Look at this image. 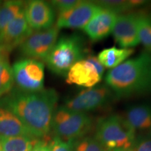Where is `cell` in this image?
Segmentation results:
<instances>
[{"label":"cell","instance_id":"7a4b0ae2","mask_svg":"<svg viewBox=\"0 0 151 151\" xmlns=\"http://www.w3.org/2000/svg\"><path fill=\"white\" fill-rule=\"evenodd\" d=\"M117 97H126L151 89V53L143 52L111 69L105 78Z\"/></svg>","mask_w":151,"mask_h":151},{"label":"cell","instance_id":"e0dca14e","mask_svg":"<svg viewBox=\"0 0 151 151\" xmlns=\"http://www.w3.org/2000/svg\"><path fill=\"white\" fill-rule=\"evenodd\" d=\"M134 52V48L111 47L101 50L97 58L104 67L112 69L126 61Z\"/></svg>","mask_w":151,"mask_h":151},{"label":"cell","instance_id":"8992f818","mask_svg":"<svg viewBox=\"0 0 151 151\" xmlns=\"http://www.w3.org/2000/svg\"><path fill=\"white\" fill-rule=\"evenodd\" d=\"M116 97V94L106 84L97 85L67 99L64 106L71 110L87 113L109 105Z\"/></svg>","mask_w":151,"mask_h":151},{"label":"cell","instance_id":"484cf974","mask_svg":"<svg viewBox=\"0 0 151 151\" xmlns=\"http://www.w3.org/2000/svg\"><path fill=\"white\" fill-rule=\"evenodd\" d=\"M50 151H73L69 143L62 141L59 138L55 137L48 143Z\"/></svg>","mask_w":151,"mask_h":151},{"label":"cell","instance_id":"3957f363","mask_svg":"<svg viewBox=\"0 0 151 151\" xmlns=\"http://www.w3.org/2000/svg\"><path fill=\"white\" fill-rule=\"evenodd\" d=\"M94 137L107 151H129L137 141L136 132L117 115L99 120Z\"/></svg>","mask_w":151,"mask_h":151},{"label":"cell","instance_id":"d4e9b609","mask_svg":"<svg viewBox=\"0 0 151 151\" xmlns=\"http://www.w3.org/2000/svg\"><path fill=\"white\" fill-rule=\"evenodd\" d=\"M132 151H151V129L139 140L136 141Z\"/></svg>","mask_w":151,"mask_h":151},{"label":"cell","instance_id":"9c48e42d","mask_svg":"<svg viewBox=\"0 0 151 151\" xmlns=\"http://www.w3.org/2000/svg\"><path fill=\"white\" fill-rule=\"evenodd\" d=\"M59 32L55 24L47 29L36 31L19 46L20 52L30 59L45 61L58 41Z\"/></svg>","mask_w":151,"mask_h":151},{"label":"cell","instance_id":"52a82bcc","mask_svg":"<svg viewBox=\"0 0 151 151\" xmlns=\"http://www.w3.org/2000/svg\"><path fill=\"white\" fill-rule=\"evenodd\" d=\"M14 82L24 92H35L44 89V65L39 60H20L12 67Z\"/></svg>","mask_w":151,"mask_h":151},{"label":"cell","instance_id":"6da1fadb","mask_svg":"<svg viewBox=\"0 0 151 151\" xmlns=\"http://www.w3.org/2000/svg\"><path fill=\"white\" fill-rule=\"evenodd\" d=\"M58 99L54 89L28 92L16 88L0 98V106L14 113L34 137L42 140L51 130Z\"/></svg>","mask_w":151,"mask_h":151},{"label":"cell","instance_id":"ba28073f","mask_svg":"<svg viewBox=\"0 0 151 151\" xmlns=\"http://www.w3.org/2000/svg\"><path fill=\"white\" fill-rule=\"evenodd\" d=\"M104 67L97 57L88 55L70 68L66 76V82L86 88L97 86L102 78Z\"/></svg>","mask_w":151,"mask_h":151},{"label":"cell","instance_id":"ac0fdd59","mask_svg":"<svg viewBox=\"0 0 151 151\" xmlns=\"http://www.w3.org/2000/svg\"><path fill=\"white\" fill-rule=\"evenodd\" d=\"M41 139L25 137L0 136L1 151H29Z\"/></svg>","mask_w":151,"mask_h":151},{"label":"cell","instance_id":"603a6c76","mask_svg":"<svg viewBox=\"0 0 151 151\" xmlns=\"http://www.w3.org/2000/svg\"><path fill=\"white\" fill-rule=\"evenodd\" d=\"M73 151H107L94 137H83L69 143Z\"/></svg>","mask_w":151,"mask_h":151},{"label":"cell","instance_id":"9a60e30c","mask_svg":"<svg viewBox=\"0 0 151 151\" xmlns=\"http://www.w3.org/2000/svg\"><path fill=\"white\" fill-rule=\"evenodd\" d=\"M0 136L35 138L32 135L29 130L14 113L1 106H0Z\"/></svg>","mask_w":151,"mask_h":151},{"label":"cell","instance_id":"cb8c5ba5","mask_svg":"<svg viewBox=\"0 0 151 151\" xmlns=\"http://www.w3.org/2000/svg\"><path fill=\"white\" fill-rule=\"evenodd\" d=\"M81 2V0H54L52 1L50 4L59 11V13L65 12L74 8Z\"/></svg>","mask_w":151,"mask_h":151},{"label":"cell","instance_id":"277c9868","mask_svg":"<svg viewBox=\"0 0 151 151\" xmlns=\"http://www.w3.org/2000/svg\"><path fill=\"white\" fill-rule=\"evenodd\" d=\"M86 54L84 40L81 36L73 34L58 39L45 62L52 72L66 76L70 68L85 58Z\"/></svg>","mask_w":151,"mask_h":151},{"label":"cell","instance_id":"d6986e66","mask_svg":"<svg viewBox=\"0 0 151 151\" xmlns=\"http://www.w3.org/2000/svg\"><path fill=\"white\" fill-rule=\"evenodd\" d=\"M26 3L22 1H6L0 5V34L8 24L24 11Z\"/></svg>","mask_w":151,"mask_h":151},{"label":"cell","instance_id":"5b68a950","mask_svg":"<svg viewBox=\"0 0 151 151\" xmlns=\"http://www.w3.org/2000/svg\"><path fill=\"white\" fill-rule=\"evenodd\" d=\"M92 127V119L88 113L68 109L65 106L57 107L52 119L51 129L55 137L70 143L86 137Z\"/></svg>","mask_w":151,"mask_h":151},{"label":"cell","instance_id":"7402d4cb","mask_svg":"<svg viewBox=\"0 0 151 151\" xmlns=\"http://www.w3.org/2000/svg\"><path fill=\"white\" fill-rule=\"evenodd\" d=\"M139 36L146 52L151 53V18L141 13L139 20Z\"/></svg>","mask_w":151,"mask_h":151},{"label":"cell","instance_id":"8fae6325","mask_svg":"<svg viewBox=\"0 0 151 151\" xmlns=\"http://www.w3.org/2000/svg\"><path fill=\"white\" fill-rule=\"evenodd\" d=\"M101 9L94 1H81L74 8L59 13L55 25L60 29L61 28L83 29Z\"/></svg>","mask_w":151,"mask_h":151},{"label":"cell","instance_id":"f1b7e54d","mask_svg":"<svg viewBox=\"0 0 151 151\" xmlns=\"http://www.w3.org/2000/svg\"><path fill=\"white\" fill-rule=\"evenodd\" d=\"M0 5H1V1H0Z\"/></svg>","mask_w":151,"mask_h":151},{"label":"cell","instance_id":"30bf717a","mask_svg":"<svg viewBox=\"0 0 151 151\" xmlns=\"http://www.w3.org/2000/svg\"><path fill=\"white\" fill-rule=\"evenodd\" d=\"M140 13L119 14L112 34L116 43L122 48H133L140 43L139 20Z\"/></svg>","mask_w":151,"mask_h":151},{"label":"cell","instance_id":"f546056e","mask_svg":"<svg viewBox=\"0 0 151 151\" xmlns=\"http://www.w3.org/2000/svg\"><path fill=\"white\" fill-rule=\"evenodd\" d=\"M0 151H1V148H0Z\"/></svg>","mask_w":151,"mask_h":151},{"label":"cell","instance_id":"ffe728a7","mask_svg":"<svg viewBox=\"0 0 151 151\" xmlns=\"http://www.w3.org/2000/svg\"><path fill=\"white\" fill-rule=\"evenodd\" d=\"M14 83L13 69L9 63L8 53H0V98L12 90Z\"/></svg>","mask_w":151,"mask_h":151},{"label":"cell","instance_id":"44dd1931","mask_svg":"<svg viewBox=\"0 0 151 151\" xmlns=\"http://www.w3.org/2000/svg\"><path fill=\"white\" fill-rule=\"evenodd\" d=\"M101 9H107L116 13L118 15L125 14L131 9L140 6L144 4L145 1H126V0H100L94 1Z\"/></svg>","mask_w":151,"mask_h":151},{"label":"cell","instance_id":"5bb4252c","mask_svg":"<svg viewBox=\"0 0 151 151\" xmlns=\"http://www.w3.org/2000/svg\"><path fill=\"white\" fill-rule=\"evenodd\" d=\"M118 16L113 11L101 9L83 30L92 41L102 40L112 33Z\"/></svg>","mask_w":151,"mask_h":151},{"label":"cell","instance_id":"2e32d148","mask_svg":"<svg viewBox=\"0 0 151 151\" xmlns=\"http://www.w3.org/2000/svg\"><path fill=\"white\" fill-rule=\"evenodd\" d=\"M124 119L135 132L149 131L151 129V106L147 104L132 106Z\"/></svg>","mask_w":151,"mask_h":151},{"label":"cell","instance_id":"4fadbf2b","mask_svg":"<svg viewBox=\"0 0 151 151\" xmlns=\"http://www.w3.org/2000/svg\"><path fill=\"white\" fill-rule=\"evenodd\" d=\"M24 16L32 30L47 29L54 25L55 14L50 4L41 0H32L26 3Z\"/></svg>","mask_w":151,"mask_h":151},{"label":"cell","instance_id":"4316f807","mask_svg":"<svg viewBox=\"0 0 151 151\" xmlns=\"http://www.w3.org/2000/svg\"><path fill=\"white\" fill-rule=\"evenodd\" d=\"M29 151H50L48 143L44 140H41Z\"/></svg>","mask_w":151,"mask_h":151},{"label":"cell","instance_id":"83f0119b","mask_svg":"<svg viewBox=\"0 0 151 151\" xmlns=\"http://www.w3.org/2000/svg\"><path fill=\"white\" fill-rule=\"evenodd\" d=\"M1 48H0V53H1Z\"/></svg>","mask_w":151,"mask_h":151},{"label":"cell","instance_id":"7c38bea8","mask_svg":"<svg viewBox=\"0 0 151 151\" xmlns=\"http://www.w3.org/2000/svg\"><path fill=\"white\" fill-rule=\"evenodd\" d=\"M30 28L22 11L8 24L0 34V48L1 52L8 53L20 46L32 34Z\"/></svg>","mask_w":151,"mask_h":151},{"label":"cell","instance_id":"4dcf8cb0","mask_svg":"<svg viewBox=\"0 0 151 151\" xmlns=\"http://www.w3.org/2000/svg\"><path fill=\"white\" fill-rule=\"evenodd\" d=\"M129 151H132V150H129Z\"/></svg>","mask_w":151,"mask_h":151}]
</instances>
